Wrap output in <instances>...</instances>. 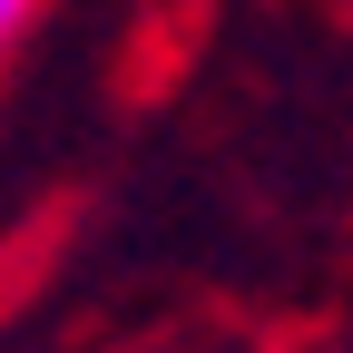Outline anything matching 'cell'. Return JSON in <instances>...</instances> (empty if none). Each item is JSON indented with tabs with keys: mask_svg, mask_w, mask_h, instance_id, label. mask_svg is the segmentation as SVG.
<instances>
[{
	"mask_svg": "<svg viewBox=\"0 0 353 353\" xmlns=\"http://www.w3.org/2000/svg\"><path fill=\"white\" fill-rule=\"evenodd\" d=\"M30 20H39V0H0V59L30 39Z\"/></svg>",
	"mask_w": 353,
	"mask_h": 353,
	"instance_id": "6da1fadb",
	"label": "cell"
}]
</instances>
